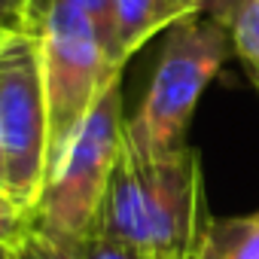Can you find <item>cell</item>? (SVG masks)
I'll list each match as a JSON object with an SVG mask.
<instances>
[{
    "instance_id": "obj_1",
    "label": "cell",
    "mask_w": 259,
    "mask_h": 259,
    "mask_svg": "<svg viewBox=\"0 0 259 259\" xmlns=\"http://www.w3.org/2000/svg\"><path fill=\"white\" fill-rule=\"evenodd\" d=\"M201 156L183 147L165 159H138L122 144L92 229L141 250L144 259H192L210 226Z\"/></svg>"
},
{
    "instance_id": "obj_2",
    "label": "cell",
    "mask_w": 259,
    "mask_h": 259,
    "mask_svg": "<svg viewBox=\"0 0 259 259\" xmlns=\"http://www.w3.org/2000/svg\"><path fill=\"white\" fill-rule=\"evenodd\" d=\"M229 52L232 37L226 25L198 13L174 22L165 31V43L138 113L125 119V147L147 162L183 150L195 107Z\"/></svg>"
},
{
    "instance_id": "obj_3",
    "label": "cell",
    "mask_w": 259,
    "mask_h": 259,
    "mask_svg": "<svg viewBox=\"0 0 259 259\" xmlns=\"http://www.w3.org/2000/svg\"><path fill=\"white\" fill-rule=\"evenodd\" d=\"M122 144V73H116L52 165L34 204V229L64 247H73L95 226Z\"/></svg>"
},
{
    "instance_id": "obj_4",
    "label": "cell",
    "mask_w": 259,
    "mask_h": 259,
    "mask_svg": "<svg viewBox=\"0 0 259 259\" xmlns=\"http://www.w3.org/2000/svg\"><path fill=\"white\" fill-rule=\"evenodd\" d=\"M31 34L37 40L43 67V89L49 107V171H52L61 150L73 138L79 122L89 116L107 82L122 70L113 67L95 22L67 4L49 0Z\"/></svg>"
},
{
    "instance_id": "obj_5",
    "label": "cell",
    "mask_w": 259,
    "mask_h": 259,
    "mask_svg": "<svg viewBox=\"0 0 259 259\" xmlns=\"http://www.w3.org/2000/svg\"><path fill=\"white\" fill-rule=\"evenodd\" d=\"M0 132L7 189L34 210L49 177V107L34 34L0 49Z\"/></svg>"
},
{
    "instance_id": "obj_6",
    "label": "cell",
    "mask_w": 259,
    "mask_h": 259,
    "mask_svg": "<svg viewBox=\"0 0 259 259\" xmlns=\"http://www.w3.org/2000/svg\"><path fill=\"white\" fill-rule=\"evenodd\" d=\"M186 13L177 0H116L113 64L125 70L128 58L144 49L156 34L168 31Z\"/></svg>"
},
{
    "instance_id": "obj_7",
    "label": "cell",
    "mask_w": 259,
    "mask_h": 259,
    "mask_svg": "<svg viewBox=\"0 0 259 259\" xmlns=\"http://www.w3.org/2000/svg\"><path fill=\"white\" fill-rule=\"evenodd\" d=\"M201 259H259V220L250 217H229L210 220Z\"/></svg>"
},
{
    "instance_id": "obj_8",
    "label": "cell",
    "mask_w": 259,
    "mask_h": 259,
    "mask_svg": "<svg viewBox=\"0 0 259 259\" xmlns=\"http://www.w3.org/2000/svg\"><path fill=\"white\" fill-rule=\"evenodd\" d=\"M229 37H232V52L238 55L244 73L259 89V0H247L241 7V13L229 25Z\"/></svg>"
},
{
    "instance_id": "obj_9",
    "label": "cell",
    "mask_w": 259,
    "mask_h": 259,
    "mask_svg": "<svg viewBox=\"0 0 259 259\" xmlns=\"http://www.w3.org/2000/svg\"><path fill=\"white\" fill-rule=\"evenodd\" d=\"M70 250H73V259H144L141 250H135L132 244H125L101 229H89Z\"/></svg>"
},
{
    "instance_id": "obj_10",
    "label": "cell",
    "mask_w": 259,
    "mask_h": 259,
    "mask_svg": "<svg viewBox=\"0 0 259 259\" xmlns=\"http://www.w3.org/2000/svg\"><path fill=\"white\" fill-rule=\"evenodd\" d=\"M34 229V210L25 207L13 192L0 189V244L16 247Z\"/></svg>"
},
{
    "instance_id": "obj_11",
    "label": "cell",
    "mask_w": 259,
    "mask_h": 259,
    "mask_svg": "<svg viewBox=\"0 0 259 259\" xmlns=\"http://www.w3.org/2000/svg\"><path fill=\"white\" fill-rule=\"evenodd\" d=\"M46 4L49 0H43V10H46ZM58 4H67V7H73V10H79V13H85L92 22H95V28H98V34H101V40H104V46H107V52H110V61H113V37H116V0H58ZM40 10V13H43ZM116 67V64H113ZM122 70V67H119Z\"/></svg>"
},
{
    "instance_id": "obj_12",
    "label": "cell",
    "mask_w": 259,
    "mask_h": 259,
    "mask_svg": "<svg viewBox=\"0 0 259 259\" xmlns=\"http://www.w3.org/2000/svg\"><path fill=\"white\" fill-rule=\"evenodd\" d=\"M43 10V0H0V31L4 34H31Z\"/></svg>"
},
{
    "instance_id": "obj_13",
    "label": "cell",
    "mask_w": 259,
    "mask_h": 259,
    "mask_svg": "<svg viewBox=\"0 0 259 259\" xmlns=\"http://www.w3.org/2000/svg\"><path fill=\"white\" fill-rule=\"evenodd\" d=\"M10 259H73V250L52 241L40 229H31L16 247H10Z\"/></svg>"
},
{
    "instance_id": "obj_14",
    "label": "cell",
    "mask_w": 259,
    "mask_h": 259,
    "mask_svg": "<svg viewBox=\"0 0 259 259\" xmlns=\"http://www.w3.org/2000/svg\"><path fill=\"white\" fill-rule=\"evenodd\" d=\"M177 4L183 7L186 16L198 13V16H207V19H213V22H220V25L229 28L247 0H177Z\"/></svg>"
},
{
    "instance_id": "obj_15",
    "label": "cell",
    "mask_w": 259,
    "mask_h": 259,
    "mask_svg": "<svg viewBox=\"0 0 259 259\" xmlns=\"http://www.w3.org/2000/svg\"><path fill=\"white\" fill-rule=\"evenodd\" d=\"M0 189H7V162H4V132H0ZM10 192V189H7Z\"/></svg>"
},
{
    "instance_id": "obj_16",
    "label": "cell",
    "mask_w": 259,
    "mask_h": 259,
    "mask_svg": "<svg viewBox=\"0 0 259 259\" xmlns=\"http://www.w3.org/2000/svg\"><path fill=\"white\" fill-rule=\"evenodd\" d=\"M10 40H13V34H4V31H0V49H4V46H7Z\"/></svg>"
},
{
    "instance_id": "obj_17",
    "label": "cell",
    "mask_w": 259,
    "mask_h": 259,
    "mask_svg": "<svg viewBox=\"0 0 259 259\" xmlns=\"http://www.w3.org/2000/svg\"><path fill=\"white\" fill-rule=\"evenodd\" d=\"M0 259H10V247H4V244H0Z\"/></svg>"
},
{
    "instance_id": "obj_18",
    "label": "cell",
    "mask_w": 259,
    "mask_h": 259,
    "mask_svg": "<svg viewBox=\"0 0 259 259\" xmlns=\"http://www.w3.org/2000/svg\"><path fill=\"white\" fill-rule=\"evenodd\" d=\"M253 217H256V220H259V210H256V213H253Z\"/></svg>"
},
{
    "instance_id": "obj_19",
    "label": "cell",
    "mask_w": 259,
    "mask_h": 259,
    "mask_svg": "<svg viewBox=\"0 0 259 259\" xmlns=\"http://www.w3.org/2000/svg\"><path fill=\"white\" fill-rule=\"evenodd\" d=\"M198 259H201V256H198Z\"/></svg>"
}]
</instances>
